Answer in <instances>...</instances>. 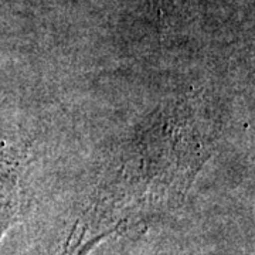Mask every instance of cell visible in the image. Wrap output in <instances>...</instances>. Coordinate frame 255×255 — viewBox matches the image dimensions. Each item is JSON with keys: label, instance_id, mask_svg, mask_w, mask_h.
I'll use <instances>...</instances> for the list:
<instances>
[{"label": "cell", "instance_id": "cell-1", "mask_svg": "<svg viewBox=\"0 0 255 255\" xmlns=\"http://www.w3.org/2000/svg\"><path fill=\"white\" fill-rule=\"evenodd\" d=\"M23 173L24 156L0 130V240L20 219L24 201Z\"/></svg>", "mask_w": 255, "mask_h": 255}]
</instances>
